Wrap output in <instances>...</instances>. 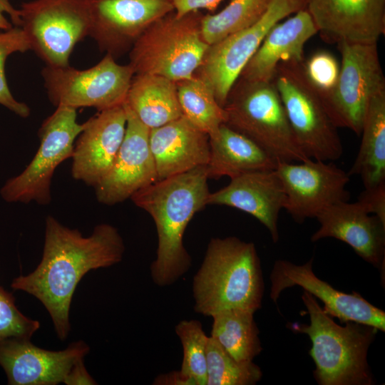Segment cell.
I'll use <instances>...</instances> for the list:
<instances>
[{"instance_id":"obj_31","label":"cell","mask_w":385,"mask_h":385,"mask_svg":"<svg viewBox=\"0 0 385 385\" xmlns=\"http://www.w3.org/2000/svg\"><path fill=\"white\" fill-rule=\"evenodd\" d=\"M183 346L180 371L190 377L195 385L207 384V344L208 336L200 322L182 320L175 328Z\"/></svg>"},{"instance_id":"obj_35","label":"cell","mask_w":385,"mask_h":385,"mask_svg":"<svg viewBox=\"0 0 385 385\" xmlns=\"http://www.w3.org/2000/svg\"><path fill=\"white\" fill-rule=\"evenodd\" d=\"M357 202L366 212L376 215L385 223V183L364 188L359 194Z\"/></svg>"},{"instance_id":"obj_3","label":"cell","mask_w":385,"mask_h":385,"mask_svg":"<svg viewBox=\"0 0 385 385\" xmlns=\"http://www.w3.org/2000/svg\"><path fill=\"white\" fill-rule=\"evenodd\" d=\"M264 287L255 244L233 236L214 237L193 277L194 310L207 317L235 308L256 312L262 307Z\"/></svg>"},{"instance_id":"obj_10","label":"cell","mask_w":385,"mask_h":385,"mask_svg":"<svg viewBox=\"0 0 385 385\" xmlns=\"http://www.w3.org/2000/svg\"><path fill=\"white\" fill-rule=\"evenodd\" d=\"M115 59L106 54L83 70L46 66L41 75L49 101L56 107H90L98 112L123 105L135 72L129 63L121 65Z\"/></svg>"},{"instance_id":"obj_23","label":"cell","mask_w":385,"mask_h":385,"mask_svg":"<svg viewBox=\"0 0 385 385\" xmlns=\"http://www.w3.org/2000/svg\"><path fill=\"white\" fill-rule=\"evenodd\" d=\"M317 33V28L306 9L277 23L267 34L239 78L249 81H272L281 62L304 61V45Z\"/></svg>"},{"instance_id":"obj_26","label":"cell","mask_w":385,"mask_h":385,"mask_svg":"<svg viewBox=\"0 0 385 385\" xmlns=\"http://www.w3.org/2000/svg\"><path fill=\"white\" fill-rule=\"evenodd\" d=\"M361 142L348 174L359 175L364 188L385 183V89L370 99L364 117Z\"/></svg>"},{"instance_id":"obj_36","label":"cell","mask_w":385,"mask_h":385,"mask_svg":"<svg viewBox=\"0 0 385 385\" xmlns=\"http://www.w3.org/2000/svg\"><path fill=\"white\" fill-rule=\"evenodd\" d=\"M222 0H170L174 11L181 16L188 13L205 9L213 11Z\"/></svg>"},{"instance_id":"obj_32","label":"cell","mask_w":385,"mask_h":385,"mask_svg":"<svg viewBox=\"0 0 385 385\" xmlns=\"http://www.w3.org/2000/svg\"><path fill=\"white\" fill-rule=\"evenodd\" d=\"M29 50H31L29 40L21 27H12L0 32V104L21 118H27L30 115V108L13 97L7 84L4 68L9 55Z\"/></svg>"},{"instance_id":"obj_27","label":"cell","mask_w":385,"mask_h":385,"mask_svg":"<svg viewBox=\"0 0 385 385\" xmlns=\"http://www.w3.org/2000/svg\"><path fill=\"white\" fill-rule=\"evenodd\" d=\"M255 312L245 309H228L212 316L210 337L235 359L252 361L262 350L259 329L254 320Z\"/></svg>"},{"instance_id":"obj_34","label":"cell","mask_w":385,"mask_h":385,"mask_svg":"<svg viewBox=\"0 0 385 385\" xmlns=\"http://www.w3.org/2000/svg\"><path fill=\"white\" fill-rule=\"evenodd\" d=\"M303 66L307 79L324 103L336 86L340 65L332 53L320 51L304 60Z\"/></svg>"},{"instance_id":"obj_6","label":"cell","mask_w":385,"mask_h":385,"mask_svg":"<svg viewBox=\"0 0 385 385\" xmlns=\"http://www.w3.org/2000/svg\"><path fill=\"white\" fill-rule=\"evenodd\" d=\"M200 11L178 16L172 11L150 25L129 51L135 74H152L178 82L192 77L209 45L201 34Z\"/></svg>"},{"instance_id":"obj_5","label":"cell","mask_w":385,"mask_h":385,"mask_svg":"<svg viewBox=\"0 0 385 385\" xmlns=\"http://www.w3.org/2000/svg\"><path fill=\"white\" fill-rule=\"evenodd\" d=\"M226 124L245 135L277 162H302L300 148L273 81L238 78L224 106Z\"/></svg>"},{"instance_id":"obj_11","label":"cell","mask_w":385,"mask_h":385,"mask_svg":"<svg viewBox=\"0 0 385 385\" xmlns=\"http://www.w3.org/2000/svg\"><path fill=\"white\" fill-rule=\"evenodd\" d=\"M342 62L337 83L324 101L335 125L360 135L371 98L385 89L377 43H337Z\"/></svg>"},{"instance_id":"obj_12","label":"cell","mask_w":385,"mask_h":385,"mask_svg":"<svg viewBox=\"0 0 385 385\" xmlns=\"http://www.w3.org/2000/svg\"><path fill=\"white\" fill-rule=\"evenodd\" d=\"M306 6L307 0H272L257 22L209 46L195 74L211 88L222 107L271 28Z\"/></svg>"},{"instance_id":"obj_25","label":"cell","mask_w":385,"mask_h":385,"mask_svg":"<svg viewBox=\"0 0 385 385\" xmlns=\"http://www.w3.org/2000/svg\"><path fill=\"white\" fill-rule=\"evenodd\" d=\"M124 104L150 129L182 116L176 82L152 74H135Z\"/></svg>"},{"instance_id":"obj_8","label":"cell","mask_w":385,"mask_h":385,"mask_svg":"<svg viewBox=\"0 0 385 385\" xmlns=\"http://www.w3.org/2000/svg\"><path fill=\"white\" fill-rule=\"evenodd\" d=\"M76 118V109L58 106L43 120L38 130V151L24 170L2 187L1 195L4 200L24 203L34 201L43 205L50 203L55 170L72 157L75 141L86 126V122L78 123Z\"/></svg>"},{"instance_id":"obj_28","label":"cell","mask_w":385,"mask_h":385,"mask_svg":"<svg viewBox=\"0 0 385 385\" xmlns=\"http://www.w3.org/2000/svg\"><path fill=\"white\" fill-rule=\"evenodd\" d=\"M182 115L208 135L225 123V112L211 88L198 76L176 82Z\"/></svg>"},{"instance_id":"obj_33","label":"cell","mask_w":385,"mask_h":385,"mask_svg":"<svg viewBox=\"0 0 385 385\" xmlns=\"http://www.w3.org/2000/svg\"><path fill=\"white\" fill-rule=\"evenodd\" d=\"M39 328V322L24 315L16 307L13 294L0 286V339H31Z\"/></svg>"},{"instance_id":"obj_39","label":"cell","mask_w":385,"mask_h":385,"mask_svg":"<svg viewBox=\"0 0 385 385\" xmlns=\"http://www.w3.org/2000/svg\"><path fill=\"white\" fill-rule=\"evenodd\" d=\"M153 385H195L194 381L180 370L172 371L157 376L153 381Z\"/></svg>"},{"instance_id":"obj_20","label":"cell","mask_w":385,"mask_h":385,"mask_svg":"<svg viewBox=\"0 0 385 385\" xmlns=\"http://www.w3.org/2000/svg\"><path fill=\"white\" fill-rule=\"evenodd\" d=\"M316 218L320 227L312 235V242L326 237L339 240L384 271L385 223L379 217L366 212L357 201H341L324 209Z\"/></svg>"},{"instance_id":"obj_17","label":"cell","mask_w":385,"mask_h":385,"mask_svg":"<svg viewBox=\"0 0 385 385\" xmlns=\"http://www.w3.org/2000/svg\"><path fill=\"white\" fill-rule=\"evenodd\" d=\"M31 339H0V366L9 385H56L63 383L73 365L88 354L83 341L65 349L49 351L34 345Z\"/></svg>"},{"instance_id":"obj_18","label":"cell","mask_w":385,"mask_h":385,"mask_svg":"<svg viewBox=\"0 0 385 385\" xmlns=\"http://www.w3.org/2000/svg\"><path fill=\"white\" fill-rule=\"evenodd\" d=\"M126 121L124 103L99 111L86 121L71 157L74 179L95 188L107 175L123 142Z\"/></svg>"},{"instance_id":"obj_37","label":"cell","mask_w":385,"mask_h":385,"mask_svg":"<svg viewBox=\"0 0 385 385\" xmlns=\"http://www.w3.org/2000/svg\"><path fill=\"white\" fill-rule=\"evenodd\" d=\"M63 383L67 385L97 384L96 381L87 371L83 364V359H79L73 365Z\"/></svg>"},{"instance_id":"obj_19","label":"cell","mask_w":385,"mask_h":385,"mask_svg":"<svg viewBox=\"0 0 385 385\" xmlns=\"http://www.w3.org/2000/svg\"><path fill=\"white\" fill-rule=\"evenodd\" d=\"M318 33L339 43H377L385 33V0H307Z\"/></svg>"},{"instance_id":"obj_29","label":"cell","mask_w":385,"mask_h":385,"mask_svg":"<svg viewBox=\"0 0 385 385\" xmlns=\"http://www.w3.org/2000/svg\"><path fill=\"white\" fill-rule=\"evenodd\" d=\"M272 0H231L220 12L204 14L201 34L210 46L257 22Z\"/></svg>"},{"instance_id":"obj_16","label":"cell","mask_w":385,"mask_h":385,"mask_svg":"<svg viewBox=\"0 0 385 385\" xmlns=\"http://www.w3.org/2000/svg\"><path fill=\"white\" fill-rule=\"evenodd\" d=\"M124 107L127 121L123 142L109 173L95 187L97 200L107 205L123 202L158 180L149 142L150 129Z\"/></svg>"},{"instance_id":"obj_1","label":"cell","mask_w":385,"mask_h":385,"mask_svg":"<svg viewBox=\"0 0 385 385\" xmlns=\"http://www.w3.org/2000/svg\"><path fill=\"white\" fill-rule=\"evenodd\" d=\"M124 252L123 240L111 225L99 224L89 237H83L48 215L40 263L31 273L14 278L11 287L37 298L49 313L58 338L64 340L71 329L69 310L78 282L90 270L119 263Z\"/></svg>"},{"instance_id":"obj_24","label":"cell","mask_w":385,"mask_h":385,"mask_svg":"<svg viewBox=\"0 0 385 385\" xmlns=\"http://www.w3.org/2000/svg\"><path fill=\"white\" fill-rule=\"evenodd\" d=\"M209 178H235L243 173L274 170L277 161L252 140L222 123L209 135Z\"/></svg>"},{"instance_id":"obj_21","label":"cell","mask_w":385,"mask_h":385,"mask_svg":"<svg viewBox=\"0 0 385 385\" xmlns=\"http://www.w3.org/2000/svg\"><path fill=\"white\" fill-rule=\"evenodd\" d=\"M286 195L276 170H257L230 178L225 187L210 192L207 205H225L250 214L279 240L278 219Z\"/></svg>"},{"instance_id":"obj_38","label":"cell","mask_w":385,"mask_h":385,"mask_svg":"<svg viewBox=\"0 0 385 385\" xmlns=\"http://www.w3.org/2000/svg\"><path fill=\"white\" fill-rule=\"evenodd\" d=\"M4 13L9 15L11 21L16 26H21V20L19 9L13 7L9 0H0V30H8L12 28L11 24L4 16Z\"/></svg>"},{"instance_id":"obj_30","label":"cell","mask_w":385,"mask_h":385,"mask_svg":"<svg viewBox=\"0 0 385 385\" xmlns=\"http://www.w3.org/2000/svg\"><path fill=\"white\" fill-rule=\"evenodd\" d=\"M262 376L253 361H239L232 357L212 337L207 344L206 385H253Z\"/></svg>"},{"instance_id":"obj_4","label":"cell","mask_w":385,"mask_h":385,"mask_svg":"<svg viewBox=\"0 0 385 385\" xmlns=\"http://www.w3.org/2000/svg\"><path fill=\"white\" fill-rule=\"evenodd\" d=\"M302 299L309 315V324L294 323L290 329L309 337V350L316 368L314 376L319 385H370L373 376L367 363V352L378 329L346 322L337 324L316 299L304 291Z\"/></svg>"},{"instance_id":"obj_2","label":"cell","mask_w":385,"mask_h":385,"mask_svg":"<svg viewBox=\"0 0 385 385\" xmlns=\"http://www.w3.org/2000/svg\"><path fill=\"white\" fill-rule=\"evenodd\" d=\"M208 179L206 165L200 166L158 180L130 197L151 216L155 225L158 247L150 275L159 287L173 284L191 267L183 235L191 219L207 205Z\"/></svg>"},{"instance_id":"obj_9","label":"cell","mask_w":385,"mask_h":385,"mask_svg":"<svg viewBox=\"0 0 385 385\" xmlns=\"http://www.w3.org/2000/svg\"><path fill=\"white\" fill-rule=\"evenodd\" d=\"M19 11L31 50L46 66H68L75 46L88 36V0H34Z\"/></svg>"},{"instance_id":"obj_13","label":"cell","mask_w":385,"mask_h":385,"mask_svg":"<svg viewBox=\"0 0 385 385\" xmlns=\"http://www.w3.org/2000/svg\"><path fill=\"white\" fill-rule=\"evenodd\" d=\"M309 158L278 162L276 172L286 195L284 209L296 222L317 216L326 207L349 200L350 176L332 163Z\"/></svg>"},{"instance_id":"obj_15","label":"cell","mask_w":385,"mask_h":385,"mask_svg":"<svg viewBox=\"0 0 385 385\" xmlns=\"http://www.w3.org/2000/svg\"><path fill=\"white\" fill-rule=\"evenodd\" d=\"M313 258L302 265L286 260H277L272 268L270 297L277 302L286 288L299 286L324 304L323 311L341 322H354L385 330V313L359 294H346L335 289L318 278L312 270Z\"/></svg>"},{"instance_id":"obj_14","label":"cell","mask_w":385,"mask_h":385,"mask_svg":"<svg viewBox=\"0 0 385 385\" xmlns=\"http://www.w3.org/2000/svg\"><path fill=\"white\" fill-rule=\"evenodd\" d=\"M88 36L114 58L129 52L153 22L174 11L170 0H88Z\"/></svg>"},{"instance_id":"obj_22","label":"cell","mask_w":385,"mask_h":385,"mask_svg":"<svg viewBox=\"0 0 385 385\" xmlns=\"http://www.w3.org/2000/svg\"><path fill=\"white\" fill-rule=\"evenodd\" d=\"M149 142L158 180L208 163L209 135L183 115L160 127L150 129Z\"/></svg>"},{"instance_id":"obj_7","label":"cell","mask_w":385,"mask_h":385,"mask_svg":"<svg viewBox=\"0 0 385 385\" xmlns=\"http://www.w3.org/2000/svg\"><path fill=\"white\" fill-rule=\"evenodd\" d=\"M304 61L281 62L272 81L304 153L311 159L334 161L343 154L337 127L321 96L307 79Z\"/></svg>"}]
</instances>
